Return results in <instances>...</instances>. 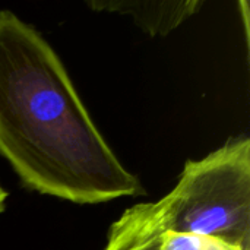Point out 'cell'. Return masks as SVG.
Returning a JSON list of instances; mask_svg holds the SVG:
<instances>
[{"label": "cell", "instance_id": "5", "mask_svg": "<svg viewBox=\"0 0 250 250\" xmlns=\"http://www.w3.org/2000/svg\"><path fill=\"white\" fill-rule=\"evenodd\" d=\"M160 250H250L233 246L224 240L196 236V234H183L173 233L166 230L161 236Z\"/></svg>", "mask_w": 250, "mask_h": 250}, {"label": "cell", "instance_id": "2", "mask_svg": "<svg viewBox=\"0 0 250 250\" xmlns=\"http://www.w3.org/2000/svg\"><path fill=\"white\" fill-rule=\"evenodd\" d=\"M160 202L166 230L207 236L250 249V139H230L188 161L174 189Z\"/></svg>", "mask_w": 250, "mask_h": 250}, {"label": "cell", "instance_id": "3", "mask_svg": "<svg viewBox=\"0 0 250 250\" xmlns=\"http://www.w3.org/2000/svg\"><path fill=\"white\" fill-rule=\"evenodd\" d=\"M88 6L98 12H116L129 15L142 31L155 37L167 35L180 26L202 6V1H88Z\"/></svg>", "mask_w": 250, "mask_h": 250}, {"label": "cell", "instance_id": "1", "mask_svg": "<svg viewBox=\"0 0 250 250\" xmlns=\"http://www.w3.org/2000/svg\"><path fill=\"white\" fill-rule=\"evenodd\" d=\"M0 155L29 189L75 204L144 193L53 47L10 10H0Z\"/></svg>", "mask_w": 250, "mask_h": 250}, {"label": "cell", "instance_id": "4", "mask_svg": "<svg viewBox=\"0 0 250 250\" xmlns=\"http://www.w3.org/2000/svg\"><path fill=\"white\" fill-rule=\"evenodd\" d=\"M164 231L160 202L138 204L111 226L104 250H160Z\"/></svg>", "mask_w": 250, "mask_h": 250}, {"label": "cell", "instance_id": "6", "mask_svg": "<svg viewBox=\"0 0 250 250\" xmlns=\"http://www.w3.org/2000/svg\"><path fill=\"white\" fill-rule=\"evenodd\" d=\"M6 199H7V192L1 188L0 185V214L4 211V207H6Z\"/></svg>", "mask_w": 250, "mask_h": 250}]
</instances>
